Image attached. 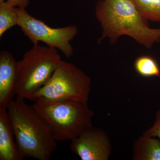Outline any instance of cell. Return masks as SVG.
<instances>
[{
  "mask_svg": "<svg viewBox=\"0 0 160 160\" xmlns=\"http://www.w3.org/2000/svg\"><path fill=\"white\" fill-rule=\"evenodd\" d=\"M32 106L47 123L57 142L72 141L92 126L94 112L88 103L39 98Z\"/></svg>",
  "mask_w": 160,
  "mask_h": 160,
  "instance_id": "cell-3",
  "label": "cell"
},
{
  "mask_svg": "<svg viewBox=\"0 0 160 160\" xmlns=\"http://www.w3.org/2000/svg\"><path fill=\"white\" fill-rule=\"evenodd\" d=\"M133 160H160V140L142 134L134 142Z\"/></svg>",
  "mask_w": 160,
  "mask_h": 160,
  "instance_id": "cell-10",
  "label": "cell"
},
{
  "mask_svg": "<svg viewBox=\"0 0 160 160\" xmlns=\"http://www.w3.org/2000/svg\"><path fill=\"white\" fill-rule=\"evenodd\" d=\"M146 19L160 22V0H132Z\"/></svg>",
  "mask_w": 160,
  "mask_h": 160,
  "instance_id": "cell-13",
  "label": "cell"
},
{
  "mask_svg": "<svg viewBox=\"0 0 160 160\" xmlns=\"http://www.w3.org/2000/svg\"><path fill=\"white\" fill-rule=\"evenodd\" d=\"M57 49L34 45L18 62L17 98L28 99L50 79L61 62Z\"/></svg>",
  "mask_w": 160,
  "mask_h": 160,
  "instance_id": "cell-4",
  "label": "cell"
},
{
  "mask_svg": "<svg viewBox=\"0 0 160 160\" xmlns=\"http://www.w3.org/2000/svg\"><path fill=\"white\" fill-rule=\"evenodd\" d=\"M91 85V79L82 69L62 60L49 81L28 99L34 101L43 98L53 101L88 103Z\"/></svg>",
  "mask_w": 160,
  "mask_h": 160,
  "instance_id": "cell-5",
  "label": "cell"
},
{
  "mask_svg": "<svg viewBox=\"0 0 160 160\" xmlns=\"http://www.w3.org/2000/svg\"><path fill=\"white\" fill-rule=\"evenodd\" d=\"M40 1H42V0H40Z\"/></svg>",
  "mask_w": 160,
  "mask_h": 160,
  "instance_id": "cell-16",
  "label": "cell"
},
{
  "mask_svg": "<svg viewBox=\"0 0 160 160\" xmlns=\"http://www.w3.org/2000/svg\"><path fill=\"white\" fill-rule=\"evenodd\" d=\"M8 4L17 8H26L28 6L30 0H6Z\"/></svg>",
  "mask_w": 160,
  "mask_h": 160,
  "instance_id": "cell-15",
  "label": "cell"
},
{
  "mask_svg": "<svg viewBox=\"0 0 160 160\" xmlns=\"http://www.w3.org/2000/svg\"><path fill=\"white\" fill-rule=\"evenodd\" d=\"M25 99L16 98L7 107L20 155L49 160L57 148V141L46 121Z\"/></svg>",
  "mask_w": 160,
  "mask_h": 160,
  "instance_id": "cell-2",
  "label": "cell"
},
{
  "mask_svg": "<svg viewBox=\"0 0 160 160\" xmlns=\"http://www.w3.org/2000/svg\"><path fill=\"white\" fill-rule=\"evenodd\" d=\"M18 20L16 7L9 5L6 0H0V37L12 27L18 26Z\"/></svg>",
  "mask_w": 160,
  "mask_h": 160,
  "instance_id": "cell-11",
  "label": "cell"
},
{
  "mask_svg": "<svg viewBox=\"0 0 160 160\" xmlns=\"http://www.w3.org/2000/svg\"><path fill=\"white\" fill-rule=\"evenodd\" d=\"M9 121L7 108L0 107V160H22Z\"/></svg>",
  "mask_w": 160,
  "mask_h": 160,
  "instance_id": "cell-9",
  "label": "cell"
},
{
  "mask_svg": "<svg viewBox=\"0 0 160 160\" xmlns=\"http://www.w3.org/2000/svg\"><path fill=\"white\" fill-rule=\"evenodd\" d=\"M18 62L9 51L0 52V107L7 108L16 94Z\"/></svg>",
  "mask_w": 160,
  "mask_h": 160,
  "instance_id": "cell-8",
  "label": "cell"
},
{
  "mask_svg": "<svg viewBox=\"0 0 160 160\" xmlns=\"http://www.w3.org/2000/svg\"><path fill=\"white\" fill-rule=\"evenodd\" d=\"M143 134L151 137H158L160 139V109L157 112L153 125L145 131Z\"/></svg>",
  "mask_w": 160,
  "mask_h": 160,
  "instance_id": "cell-14",
  "label": "cell"
},
{
  "mask_svg": "<svg viewBox=\"0 0 160 160\" xmlns=\"http://www.w3.org/2000/svg\"><path fill=\"white\" fill-rule=\"evenodd\" d=\"M70 149L82 160H108L112 146L105 130L92 126L71 141Z\"/></svg>",
  "mask_w": 160,
  "mask_h": 160,
  "instance_id": "cell-7",
  "label": "cell"
},
{
  "mask_svg": "<svg viewBox=\"0 0 160 160\" xmlns=\"http://www.w3.org/2000/svg\"><path fill=\"white\" fill-rule=\"evenodd\" d=\"M16 10L19 16L18 26L33 45L42 42L50 48L59 49L67 58L72 56L74 50L70 42L78 34L77 26L52 28L29 14L26 8L16 7Z\"/></svg>",
  "mask_w": 160,
  "mask_h": 160,
  "instance_id": "cell-6",
  "label": "cell"
},
{
  "mask_svg": "<svg viewBox=\"0 0 160 160\" xmlns=\"http://www.w3.org/2000/svg\"><path fill=\"white\" fill-rule=\"evenodd\" d=\"M135 70L138 74L145 78L160 77V68L154 58L149 55H142L135 60Z\"/></svg>",
  "mask_w": 160,
  "mask_h": 160,
  "instance_id": "cell-12",
  "label": "cell"
},
{
  "mask_svg": "<svg viewBox=\"0 0 160 160\" xmlns=\"http://www.w3.org/2000/svg\"><path fill=\"white\" fill-rule=\"evenodd\" d=\"M95 15L102 29L100 44L108 38L113 45L122 36L132 38L146 48L160 41V28H152L132 0H98Z\"/></svg>",
  "mask_w": 160,
  "mask_h": 160,
  "instance_id": "cell-1",
  "label": "cell"
}]
</instances>
